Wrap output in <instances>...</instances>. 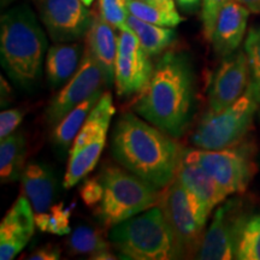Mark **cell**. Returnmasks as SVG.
<instances>
[{
  "instance_id": "obj_1",
  "label": "cell",
  "mask_w": 260,
  "mask_h": 260,
  "mask_svg": "<svg viewBox=\"0 0 260 260\" xmlns=\"http://www.w3.org/2000/svg\"><path fill=\"white\" fill-rule=\"evenodd\" d=\"M182 151L180 145L157 126L126 112L112 133V154L123 168L158 188L176 178Z\"/></svg>"
},
{
  "instance_id": "obj_2",
  "label": "cell",
  "mask_w": 260,
  "mask_h": 260,
  "mask_svg": "<svg viewBox=\"0 0 260 260\" xmlns=\"http://www.w3.org/2000/svg\"><path fill=\"white\" fill-rule=\"evenodd\" d=\"M193 88V71L187 54L167 52L155 64L151 81L134 109L151 124L178 138L189 123Z\"/></svg>"
},
{
  "instance_id": "obj_3",
  "label": "cell",
  "mask_w": 260,
  "mask_h": 260,
  "mask_svg": "<svg viewBox=\"0 0 260 260\" xmlns=\"http://www.w3.org/2000/svg\"><path fill=\"white\" fill-rule=\"evenodd\" d=\"M47 38L30 6L9 9L0 19V58L5 73L18 87L35 89L42 76Z\"/></svg>"
},
{
  "instance_id": "obj_4",
  "label": "cell",
  "mask_w": 260,
  "mask_h": 260,
  "mask_svg": "<svg viewBox=\"0 0 260 260\" xmlns=\"http://www.w3.org/2000/svg\"><path fill=\"white\" fill-rule=\"evenodd\" d=\"M109 239L123 259L180 258L174 234L158 205L112 226Z\"/></svg>"
},
{
  "instance_id": "obj_5",
  "label": "cell",
  "mask_w": 260,
  "mask_h": 260,
  "mask_svg": "<svg viewBox=\"0 0 260 260\" xmlns=\"http://www.w3.org/2000/svg\"><path fill=\"white\" fill-rule=\"evenodd\" d=\"M104 197L98 206L96 217L105 228L157 206L160 198L158 187L126 169L109 165L100 172Z\"/></svg>"
},
{
  "instance_id": "obj_6",
  "label": "cell",
  "mask_w": 260,
  "mask_h": 260,
  "mask_svg": "<svg viewBox=\"0 0 260 260\" xmlns=\"http://www.w3.org/2000/svg\"><path fill=\"white\" fill-rule=\"evenodd\" d=\"M158 206L164 213L176 241L180 258H195L210 214L178 178L160 191Z\"/></svg>"
},
{
  "instance_id": "obj_7",
  "label": "cell",
  "mask_w": 260,
  "mask_h": 260,
  "mask_svg": "<svg viewBox=\"0 0 260 260\" xmlns=\"http://www.w3.org/2000/svg\"><path fill=\"white\" fill-rule=\"evenodd\" d=\"M258 105L248 86L245 94L233 105L222 111L209 110L205 113L195 128L191 141L197 147L209 151L233 148L251 129Z\"/></svg>"
},
{
  "instance_id": "obj_8",
  "label": "cell",
  "mask_w": 260,
  "mask_h": 260,
  "mask_svg": "<svg viewBox=\"0 0 260 260\" xmlns=\"http://www.w3.org/2000/svg\"><path fill=\"white\" fill-rule=\"evenodd\" d=\"M182 159L194 162L213 178L228 197L243 193L255 171L247 148L240 149H183Z\"/></svg>"
},
{
  "instance_id": "obj_9",
  "label": "cell",
  "mask_w": 260,
  "mask_h": 260,
  "mask_svg": "<svg viewBox=\"0 0 260 260\" xmlns=\"http://www.w3.org/2000/svg\"><path fill=\"white\" fill-rule=\"evenodd\" d=\"M107 87L105 74L93 54L84 47L81 64L74 76L64 84V87L51 100L46 109V122L54 126L74 107L88 99L93 94Z\"/></svg>"
},
{
  "instance_id": "obj_10",
  "label": "cell",
  "mask_w": 260,
  "mask_h": 260,
  "mask_svg": "<svg viewBox=\"0 0 260 260\" xmlns=\"http://www.w3.org/2000/svg\"><path fill=\"white\" fill-rule=\"evenodd\" d=\"M154 67L128 25L119 30L115 67V84L119 98L142 93L148 86Z\"/></svg>"
},
{
  "instance_id": "obj_11",
  "label": "cell",
  "mask_w": 260,
  "mask_h": 260,
  "mask_svg": "<svg viewBox=\"0 0 260 260\" xmlns=\"http://www.w3.org/2000/svg\"><path fill=\"white\" fill-rule=\"evenodd\" d=\"M40 19L56 44L77 41L86 37L93 14L82 0H34Z\"/></svg>"
},
{
  "instance_id": "obj_12",
  "label": "cell",
  "mask_w": 260,
  "mask_h": 260,
  "mask_svg": "<svg viewBox=\"0 0 260 260\" xmlns=\"http://www.w3.org/2000/svg\"><path fill=\"white\" fill-rule=\"evenodd\" d=\"M239 203L228 201L218 207L212 223L204 234L195 258L203 260L235 259L239 229L243 219Z\"/></svg>"
},
{
  "instance_id": "obj_13",
  "label": "cell",
  "mask_w": 260,
  "mask_h": 260,
  "mask_svg": "<svg viewBox=\"0 0 260 260\" xmlns=\"http://www.w3.org/2000/svg\"><path fill=\"white\" fill-rule=\"evenodd\" d=\"M249 82L251 73L246 52L237 51L224 57L209 90L211 111L218 112L233 105L245 94Z\"/></svg>"
},
{
  "instance_id": "obj_14",
  "label": "cell",
  "mask_w": 260,
  "mask_h": 260,
  "mask_svg": "<svg viewBox=\"0 0 260 260\" xmlns=\"http://www.w3.org/2000/svg\"><path fill=\"white\" fill-rule=\"evenodd\" d=\"M25 195H19L0 224V259L11 260L30 241L35 230V213Z\"/></svg>"
},
{
  "instance_id": "obj_15",
  "label": "cell",
  "mask_w": 260,
  "mask_h": 260,
  "mask_svg": "<svg viewBox=\"0 0 260 260\" xmlns=\"http://www.w3.org/2000/svg\"><path fill=\"white\" fill-rule=\"evenodd\" d=\"M249 12L237 0H232L223 6L216 19L211 39L217 56L224 58L239 48L245 38Z\"/></svg>"
},
{
  "instance_id": "obj_16",
  "label": "cell",
  "mask_w": 260,
  "mask_h": 260,
  "mask_svg": "<svg viewBox=\"0 0 260 260\" xmlns=\"http://www.w3.org/2000/svg\"><path fill=\"white\" fill-rule=\"evenodd\" d=\"M22 191L30 201L35 213L48 212L57 191V177L50 165L30 161L21 176Z\"/></svg>"
},
{
  "instance_id": "obj_17",
  "label": "cell",
  "mask_w": 260,
  "mask_h": 260,
  "mask_svg": "<svg viewBox=\"0 0 260 260\" xmlns=\"http://www.w3.org/2000/svg\"><path fill=\"white\" fill-rule=\"evenodd\" d=\"M86 48L105 74L107 87L115 82V67L117 50H118V37L113 27L109 24L102 16L93 15L92 23L86 35Z\"/></svg>"
},
{
  "instance_id": "obj_18",
  "label": "cell",
  "mask_w": 260,
  "mask_h": 260,
  "mask_svg": "<svg viewBox=\"0 0 260 260\" xmlns=\"http://www.w3.org/2000/svg\"><path fill=\"white\" fill-rule=\"evenodd\" d=\"M176 178L199 199L207 213L222 203L228 195L220 186L199 165L183 160L181 158Z\"/></svg>"
},
{
  "instance_id": "obj_19",
  "label": "cell",
  "mask_w": 260,
  "mask_h": 260,
  "mask_svg": "<svg viewBox=\"0 0 260 260\" xmlns=\"http://www.w3.org/2000/svg\"><path fill=\"white\" fill-rule=\"evenodd\" d=\"M84 50L79 42H61L48 48L45 73L53 88L64 86L79 69Z\"/></svg>"
},
{
  "instance_id": "obj_20",
  "label": "cell",
  "mask_w": 260,
  "mask_h": 260,
  "mask_svg": "<svg viewBox=\"0 0 260 260\" xmlns=\"http://www.w3.org/2000/svg\"><path fill=\"white\" fill-rule=\"evenodd\" d=\"M27 138L23 132H14L0 144V181L12 183L21 178L27 158Z\"/></svg>"
},
{
  "instance_id": "obj_21",
  "label": "cell",
  "mask_w": 260,
  "mask_h": 260,
  "mask_svg": "<svg viewBox=\"0 0 260 260\" xmlns=\"http://www.w3.org/2000/svg\"><path fill=\"white\" fill-rule=\"evenodd\" d=\"M113 113H115V106H113L112 95L111 93L105 92L87 117L86 122L74 140L69 153H76L77 151H80L98 136L109 132L110 122H111Z\"/></svg>"
},
{
  "instance_id": "obj_22",
  "label": "cell",
  "mask_w": 260,
  "mask_h": 260,
  "mask_svg": "<svg viewBox=\"0 0 260 260\" xmlns=\"http://www.w3.org/2000/svg\"><path fill=\"white\" fill-rule=\"evenodd\" d=\"M103 94V90L93 94L88 99L74 107L69 113L63 117V119L57 125H54L53 133H52V141L63 153L69 149L71 142H74L75 138L86 122L87 117L93 110V107L96 105V103L99 102Z\"/></svg>"
},
{
  "instance_id": "obj_23",
  "label": "cell",
  "mask_w": 260,
  "mask_h": 260,
  "mask_svg": "<svg viewBox=\"0 0 260 260\" xmlns=\"http://www.w3.org/2000/svg\"><path fill=\"white\" fill-rule=\"evenodd\" d=\"M106 138L107 133L99 135L96 139H94L93 141H90L89 144L81 148L80 151H77L76 153L70 154L63 182L65 189H70V188L76 186L95 168L103 149L105 147Z\"/></svg>"
},
{
  "instance_id": "obj_24",
  "label": "cell",
  "mask_w": 260,
  "mask_h": 260,
  "mask_svg": "<svg viewBox=\"0 0 260 260\" xmlns=\"http://www.w3.org/2000/svg\"><path fill=\"white\" fill-rule=\"evenodd\" d=\"M126 25L135 32L140 45L149 57L160 54L162 51L170 46L176 38V32L174 29L148 23L132 14L128 16Z\"/></svg>"
},
{
  "instance_id": "obj_25",
  "label": "cell",
  "mask_w": 260,
  "mask_h": 260,
  "mask_svg": "<svg viewBox=\"0 0 260 260\" xmlns=\"http://www.w3.org/2000/svg\"><path fill=\"white\" fill-rule=\"evenodd\" d=\"M235 259L260 260V213L243 217L237 235Z\"/></svg>"
},
{
  "instance_id": "obj_26",
  "label": "cell",
  "mask_w": 260,
  "mask_h": 260,
  "mask_svg": "<svg viewBox=\"0 0 260 260\" xmlns=\"http://www.w3.org/2000/svg\"><path fill=\"white\" fill-rule=\"evenodd\" d=\"M128 10L129 14L135 17L160 27L174 28L184 19L176 9L153 5L141 0H128Z\"/></svg>"
},
{
  "instance_id": "obj_27",
  "label": "cell",
  "mask_w": 260,
  "mask_h": 260,
  "mask_svg": "<svg viewBox=\"0 0 260 260\" xmlns=\"http://www.w3.org/2000/svg\"><path fill=\"white\" fill-rule=\"evenodd\" d=\"M68 251L71 254H96L102 251H109L110 245L99 230L80 225L71 233L67 241Z\"/></svg>"
},
{
  "instance_id": "obj_28",
  "label": "cell",
  "mask_w": 260,
  "mask_h": 260,
  "mask_svg": "<svg viewBox=\"0 0 260 260\" xmlns=\"http://www.w3.org/2000/svg\"><path fill=\"white\" fill-rule=\"evenodd\" d=\"M245 52L248 58L251 82L249 88L260 104V29L251 28L245 41Z\"/></svg>"
},
{
  "instance_id": "obj_29",
  "label": "cell",
  "mask_w": 260,
  "mask_h": 260,
  "mask_svg": "<svg viewBox=\"0 0 260 260\" xmlns=\"http://www.w3.org/2000/svg\"><path fill=\"white\" fill-rule=\"evenodd\" d=\"M99 11L107 23L121 30L129 16L128 0H99Z\"/></svg>"
},
{
  "instance_id": "obj_30",
  "label": "cell",
  "mask_w": 260,
  "mask_h": 260,
  "mask_svg": "<svg viewBox=\"0 0 260 260\" xmlns=\"http://www.w3.org/2000/svg\"><path fill=\"white\" fill-rule=\"evenodd\" d=\"M229 2L232 0H201V21H203L204 37L207 41H211L212 39L214 24L219 11Z\"/></svg>"
},
{
  "instance_id": "obj_31",
  "label": "cell",
  "mask_w": 260,
  "mask_h": 260,
  "mask_svg": "<svg viewBox=\"0 0 260 260\" xmlns=\"http://www.w3.org/2000/svg\"><path fill=\"white\" fill-rule=\"evenodd\" d=\"M71 207H64L63 203L52 205L48 211L50 213V222H48L47 233L54 234V235H67L71 232L70 229V213Z\"/></svg>"
},
{
  "instance_id": "obj_32",
  "label": "cell",
  "mask_w": 260,
  "mask_h": 260,
  "mask_svg": "<svg viewBox=\"0 0 260 260\" xmlns=\"http://www.w3.org/2000/svg\"><path fill=\"white\" fill-rule=\"evenodd\" d=\"M80 194L83 203L87 206L93 207L96 204H100L104 197V186L102 180L99 177L84 180L83 184L80 188Z\"/></svg>"
},
{
  "instance_id": "obj_33",
  "label": "cell",
  "mask_w": 260,
  "mask_h": 260,
  "mask_svg": "<svg viewBox=\"0 0 260 260\" xmlns=\"http://www.w3.org/2000/svg\"><path fill=\"white\" fill-rule=\"evenodd\" d=\"M24 112L21 109L4 110L0 113V140H4L16 132L22 123Z\"/></svg>"
},
{
  "instance_id": "obj_34",
  "label": "cell",
  "mask_w": 260,
  "mask_h": 260,
  "mask_svg": "<svg viewBox=\"0 0 260 260\" xmlns=\"http://www.w3.org/2000/svg\"><path fill=\"white\" fill-rule=\"evenodd\" d=\"M60 258V248L56 245H45L34 251L28 259L32 260H57Z\"/></svg>"
},
{
  "instance_id": "obj_35",
  "label": "cell",
  "mask_w": 260,
  "mask_h": 260,
  "mask_svg": "<svg viewBox=\"0 0 260 260\" xmlns=\"http://www.w3.org/2000/svg\"><path fill=\"white\" fill-rule=\"evenodd\" d=\"M176 4L186 12H194L199 9L201 0H175Z\"/></svg>"
},
{
  "instance_id": "obj_36",
  "label": "cell",
  "mask_w": 260,
  "mask_h": 260,
  "mask_svg": "<svg viewBox=\"0 0 260 260\" xmlns=\"http://www.w3.org/2000/svg\"><path fill=\"white\" fill-rule=\"evenodd\" d=\"M48 222H50V213L48 212H40L35 213V225L41 232L47 233L48 229Z\"/></svg>"
},
{
  "instance_id": "obj_37",
  "label": "cell",
  "mask_w": 260,
  "mask_h": 260,
  "mask_svg": "<svg viewBox=\"0 0 260 260\" xmlns=\"http://www.w3.org/2000/svg\"><path fill=\"white\" fill-rule=\"evenodd\" d=\"M253 14H260V0H237Z\"/></svg>"
},
{
  "instance_id": "obj_38",
  "label": "cell",
  "mask_w": 260,
  "mask_h": 260,
  "mask_svg": "<svg viewBox=\"0 0 260 260\" xmlns=\"http://www.w3.org/2000/svg\"><path fill=\"white\" fill-rule=\"evenodd\" d=\"M9 94H11V89L9 88V84L4 80V76H2V99L5 96V99L2 102V106L8 105V104L10 103L9 99H8Z\"/></svg>"
},
{
  "instance_id": "obj_39",
  "label": "cell",
  "mask_w": 260,
  "mask_h": 260,
  "mask_svg": "<svg viewBox=\"0 0 260 260\" xmlns=\"http://www.w3.org/2000/svg\"><path fill=\"white\" fill-rule=\"evenodd\" d=\"M89 258L94 259V260H110V259H116V256L113 255L109 249V251H102V252L96 253V254L90 255Z\"/></svg>"
},
{
  "instance_id": "obj_40",
  "label": "cell",
  "mask_w": 260,
  "mask_h": 260,
  "mask_svg": "<svg viewBox=\"0 0 260 260\" xmlns=\"http://www.w3.org/2000/svg\"><path fill=\"white\" fill-rule=\"evenodd\" d=\"M141 2H146V3H149V4L158 5V6H165V8L176 9V6H175V4H168V3H162L161 0H141Z\"/></svg>"
},
{
  "instance_id": "obj_41",
  "label": "cell",
  "mask_w": 260,
  "mask_h": 260,
  "mask_svg": "<svg viewBox=\"0 0 260 260\" xmlns=\"http://www.w3.org/2000/svg\"><path fill=\"white\" fill-rule=\"evenodd\" d=\"M93 2H94V0H82V3L86 6H90L93 4Z\"/></svg>"
},
{
  "instance_id": "obj_42",
  "label": "cell",
  "mask_w": 260,
  "mask_h": 260,
  "mask_svg": "<svg viewBox=\"0 0 260 260\" xmlns=\"http://www.w3.org/2000/svg\"><path fill=\"white\" fill-rule=\"evenodd\" d=\"M162 3H168V4H175V0H161Z\"/></svg>"
},
{
  "instance_id": "obj_43",
  "label": "cell",
  "mask_w": 260,
  "mask_h": 260,
  "mask_svg": "<svg viewBox=\"0 0 260 260\" xmlns=\"http://www.w3.org/2000/svg\"><path fill=\"white\" fill-rule=\"evenodd\" d=\"M10 2H11V0H2V5L3 6H5V5H8L9 4V3Z\"/></svg>"
}]
</instances>
